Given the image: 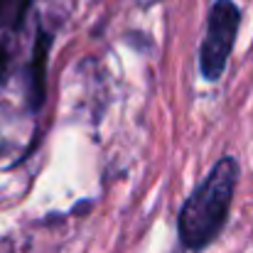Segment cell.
<instances>
[{
  "mask_svg": "<svg viewBox=\"0 0 253 253\" xmlns=\"http://www.w3.org/2000/svg\"><path fill=\"white\" fill-rule=\"evenodd\" d=\"M239 184V163L224 155L209 174L197 184V189L184 199L177 214V236L182 249L202 251L207 249L226 226L231 202Z\"/></svg>",
  "mask_w": 253,
  "mask_h": 253,
  "instance_id": "1",
  "label": "cell"
},
{
  "mask_svg": "<svg viewBox=\"0 0 253 253\" xmlns=\"http://www.w3.org/2000/svg\"><path fill=\"white\" fill-rule=\"evenodd\" d=\"M241 27V10L234 0H214L209 17H207V32L199 47V72L207 82H219L226 72L231 49L236 44Z\"/></svg>",
  "mask_w": 253,
  "mask_h": 253,
  "instance_id": "2",
  "label": "cell"
},
{
  "mask_svg": "<svg viewBox=\"0 0 253 253\" xmlns=\"http://www.w3.org/2000/svg\"><path fill=\"white\" fill-rule=\"evenodd\" d=\"M49 42L52 37L42 30L40 37H37V44H35V52H32V59L35 64H30V106L32 108H40V103L44 101V69H47V49H49Z\"/></svg>",
  "mask_w": 253,
  "mask_h": 253,
  "instance_id": "3",
  "label": "cell"
},
{
  "mask_svg": "<svg viewBox=\"0 0 253 253\" xmlns=\"http://www.w3.org/2000/svg\"><path fill=\"white\" fill-rule=\"evenodd\" d=\"M35 0H0V27L17 30Z\"/></svg>",
  "mask_w": 253,
  "mask_h": 253,
  "instance_id": "4",
  "label": "cell"
}]
</instances>
